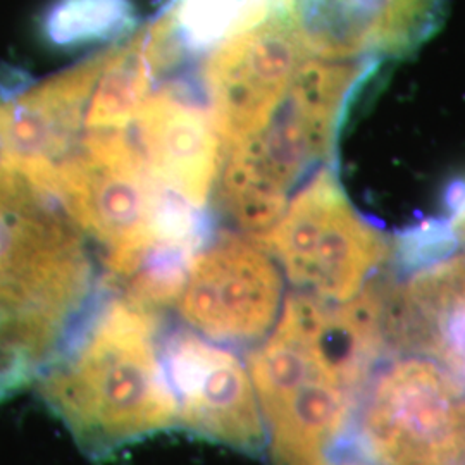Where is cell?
I'll list each match as a JSON object with an SVG mask.
<instances>
[{
  "mask_svg": "<svg viewBox=\"0 0 465 465\" xmlns=\"http://www.w3.org/2000/svg\"><path fill=\"white\" fill-rule=\"evenodd\" d=\"M272 465H332L371 372L366 338L340 303L286 300L249 359Z\"/></svg>",
  "mask_w": 465,
  "mask_h": 465,
  "instance_id": "obj_3",
  "label": "cell"
},
{
  "mask_svg": "<svg viewBox=\"0 0 465 465\" xmlns=\"http://www.w3.org/2000/svg\"><path fill=\"white\" fill-rule=\"evenodd\" d=\"M307 57L278 13L211 52L202 80L223 153L266 126Z\"/></svg>",
  "mask_w": 465,
  "mask_h": 465,
  "instance_id": "obj_9",
  "label": "cell"
},
{
  "mask_svg": "<svg viewBox=\"0 0 465 465\" xmlns=\"http://www.w3.org/2000/svg\"><path fill=\"white\" fill-rule=\"evenodd\" d=\"M134 21L132 0H52L40 30L50 45L73 49L128 34Z\"/></svg>",
  "mask_w": 465,
  "mask_h": 465,
  "instance_id": "obj_13",
  "label": "cell"
},
{
  "mask_svg": "<svg viewBox=\"0 0 465 465\" xmlns=\"http://www.w3.org/2000/svg\"><path fill=\"white\" fill-rule=\"evenodd\" d=\"M334 465H371L366 464V462H361V460H340V462H336Z\"/></svg>",
  "mask_w": 465,
  "mask_h": 465,
  "instance_id": "obj_15",
  "label": "cell"
},
{
  "mask_svg": "<svg viewBox=\"0 0 465 465\" xmlns=\"http://www.w3.org/2000/svg\"><path fill=\"white\" fill-rule=\"evenodd\" d=\"M255 242L276 257L303 295L326 303L357 297L393 252L381 228L350 202L330 166L317 169Z\"/></svg>",
  "mask_w": 465,
  "mask_h": 465,
  "instance_id": "obj_6",
  "label": "cell"
},
{
  "mask_svg": "<svg viewBox=\"0 0 465 465\" xmlns=\"http://www.w3.org/2000/svg\"><path fill=\"white\" fill-rule=\"evenodd\" d=\"M367 380L334 464L465 465V386L445 367L414 353Z\"/></svg>",
  "mask_w": 465,
  "mask_h": 465,
  "instance_id": "obj_5",
  "label": "cell"
},
{
  "mask_svg": "<svg viewBox=\"0 0 465 465\" xmlns=\"http://www.w3.org/2000/svg\"><path fill=\"white\" fill-rule=\"evenodd\" d=\"M282 295L269 252L252 236L230 232L197 255L178 307L190 326L217 343H250L278 321Z\"/></svg>",
  "mask_w": 465,
  "mask_h": 465,
  "instance_id": "obj_7",
  "label": "cell"
},
{
  "mask_svg": "<svg viewBox=\"0 0 465 465\" xmlns=\"http://www.w3.org/2000/svg\"><path fill=\"white\" fill-rule=\"evenodd\" d=\"M36 381L92 459L176 426L157 322L149 307L126 297L97 302Z\"/></svg>",
  "mask_w": 465,
  "mask_h": 465,
  "instance_id": "obj_1",
  "label": "cell"
},
{
  "mask_svg": "<svg viewBox=\"0 0 465 465\" xmlns=\"http://www.w3.org/2000/svg\"><path fill=\"white\" fill-rule=\"evenodd\" d=\"M282 0H169L153 23L178 63L183 55L213 52L272 16Z\"/></svg>",
  "mask_w": 465,
  "mask_h": 465,
  "instance_id": "obj_12",
  "label": "cell"
},
{
  "mask_svg": "<svg viewBox=\"0 0 465 465\" xmlns=\"http://www.w3.org/2000/svg\"><path fill=\"white\" fill-rule=\"evenodd\" d=\"M447 7L449 0H282L278 15L307 54L381 66L426 44Z\"/></svg>",
  "mask_w": 465,
  "mask_h": 465,
  "instance_id": "obj_10",
  "label": "cell"
},
{
  "mask_svg": "<svg viewBox=\"0 0 465 465\" xmlns=\"http://www.w3.org/2000/svg\"><path fill=\"white\" fill-rule=\"evenodd\" d=\"M445 221L457 243L465 249V182L453 188L450 199V216Z\"/></svg>",
  "mask_w": 465,
  "mask_h": 465,
  "instance_id": "obj_14",
  "label": "cell"
},
{
  "mask_svg": "<svg viewBox=\"0 0 465 465\" xmlns=\"http://www.w3.org/2000/svg\"><path fill=\"white\" fill-rule=\"evenodd\" d=\"M163 359L183 431L249 455L264 451L266 424L257 393L232 350L178 331L167 338Z\"/></svg>",
  "mask_w": 465,
  "mask_h": 465,
  "instance_id": "obj_8",
  "label": "cell"
},
{
  "mask_svg": "<svg viewBox=\"0 0 465 465\" xmlns=\"http://www.w3.org/2000/svg\"><path fill=\"white\" fill-rule=\"evenodd\" d=\"M378 69L307 57L266 126L223 153L221 197L252 238L276 224L302 180L328 166L351 105Z\"/></svg>",
  "mask_w": 465,
  "mask_h": 465,
  "instance_id": "obj_4",
  "label": "cell"
},
{
  "mask_svg": "<svg viewBox=\"0 0 465 465\" xmlns=\"http://www.w3.org/2000/svg\"><path fill=\"white\" fill-rule=\"evenodd\" d=\"M78 226L0 166V400L34 381L97 303Z\"/></svg>",
  "mask_w": 465,
  "mask_h": 465,
  "instance_id": "obj_2",
  "label": "cell"
},
{
  "mask_svg": "<svg viewBox=\"0 0 465 465\" xmlns=\"http://www.w3.org/2000/svg\"><path fill=\"white\" fill-rule=\"evenodd\" d=\"M130 134L155 183L197 207L205 205L223 166L211 113L171 84L150 94Z\"/></svg>",
  "mask_w": 465,
  "mask_h": 465,
  "instance_id": "obj_11",
  "label": "cell"
}]
</instances>
